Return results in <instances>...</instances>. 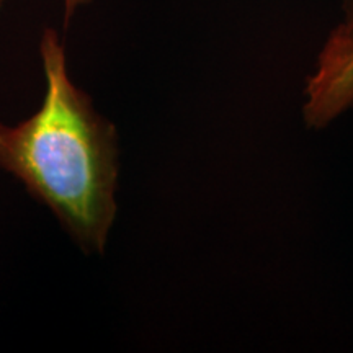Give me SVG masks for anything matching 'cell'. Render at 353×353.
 Instances as JSON below:
<instances>
[{"label":"cell","instance_id":"1","mask_svg":"<svg viewBox=\"0 0 353 353\" xmlns=\"http://www.w3.org/2000/svg\"><path fill=\"white\" fill-rule=\"evenodd\" d=\"M39 52L43 105L20 125H0V165L50 206L83 249L101 254L117 214V130L70 82L54 30H44Z\"/></svg>","mask_w":353,"mask_h":353},{"label":"cell","instance_id":"2","mask_svg":"<svg viewBox=\"0 0 353 353\" xmlns=\"http://www.w3.org/2000/svg\"><path fill=\"white\" fill-rule=\"evenodd\" d=\"M342 21L330 33L324 46L341 48L353 44V0H342Z\"/></svg>","mask_w":353,"mask_h":353},{"label":"cell","instance_id":"3","mask_svg":"<svg viewBox=\"0 0 353 353\" xmlns=\"http://www.w3.org/2000/svg\"><path fill=\"white\" fill-rule=\"evenodd\" d=\"M334 77L343 90L353 94V44L342 48L334 57Z\"/></svg>","mask_w":353,"mask_h":353},{"label":"cell","instance_id":"4","mask_svg":"<svg viewBox=\"0 0 353 353\" xmlns=\"http://www.w3.org/2000/svg\"><path fill=\"white\" fill-rule=\"evenodd\" d=\"M3 0H0V3H2ZM92 0H64V28H68L69 26V21L72 20L74 13L77 12L79 7L82 6H87V3H90Z\"/></svg>","mask_w":353,"mask_h":353}]
</instances>
